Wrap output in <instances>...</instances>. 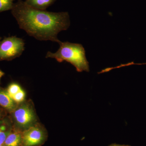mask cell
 <instances>
[{
    "mask_svg": "<svg viewBox=\"0 0 146 146\" xmlns=\"http://www.w3.org/2000/svg\"><path fill=\"white\" fill-rule=\"evenodd\" d=\"M11 13L19 27L39 41L60 42L58 35L70 25L67 12H52L33 8L22 0L14 3Z\"/></svg>",
    "mask_w": 146,
    "mask_h": 146,
    "instance_id": "obj_1",
    "label": "cell"
},
{
    "mask_svg": "<svg viewBox=\"0 0 146 146\" xmlns=\"http://www.w3.org/2000/svg\"><path fill=\"white\" fill-rule=\"evenodd\" d=\"M1 37L0 36V41H1Z\"/></svg>",
    "mask_w": 146,
    "mask_h": 146,
    "instance_id": "obj_16",
    "label": "cell"
},
{
    "mask_svg": "<svg viewBox=\"0 0 146 146\" xmlns=\"http://www.w3.org/2000/svg\"><path fill=\"white\" fill-rule=\"evenodd\" d=\"M25 42L16 36L5 37L0 41V61L11 60L21 56L25 50Z\"/></svg>",
    "mask_w": 146,
    "mask_h": 146,
    "instance_id": "obj_3",
    "label": "cell"
},
{
    "mask_svg": "<svg viewBox=\"0 0 146 146\" xmlns=\"http://www.w3.org/2000/svg\"><path fill=\"white\" fill-rule=\"evenodd\" d=\"M11 113L14 122L20 127L28 128L35 121L34 111L28 105L23 104L16 107Z\"/></svg>",
    "mask_w": 146,
    "mask_h": 146,
    "instance_id": "obj_4",
    "label": "cell"
},
{
    "mask_svg": "<svg viewBox=\"0 0 146 146\" xmlns=\"http://www.w3.org/2000/svg\"><path fill=\"white\" fill-rule=\"evenodd\" d=\"M22 144V134L16 129H11L7 137L4 146H21Z\"/></svg>",
    "mask_w": 146,
    "mask_h": 146,
    "instance_id": "obj_7",
    "label": "cell"
},
{
    "mask_svg": "<svg viewBox=\"0 0 146 146\" xmlns=\"http://www.w3.org/2000/svg\"><path fill=\"white\" fill-rule=\"evenodd\" d=\"M16 104L8 94L7 89L0 87V106L11 113L16 108Z\"/></svg>",
    "mask_w": 146,
    "mask_h": 146,
    "instance_id": "obj_6",
    "label": "cell"
},
{
    "mask_svg": "<svg viewBox=\"0 0 146 146\" xmlns=\"http://www.w3.org/2000/svg\"><path fill=\"white\" fill-rule=\"evenodd\" d=\"M25 98V93L23 89H21L18 93L12 97V98L16 103H20L23 101Z\"/></svg>",
    "mask_w": 146,
    "mask_h": 146,
    "instance_id": "obj_12",
    "label": "cell"
},
{
    "mask_svg": "<svg viewBox=\"0 0 146 146\" xmlns=\"http://www.w3.org/2000/svg\"><path fill=\"white\" fill-rule=\"evenodd\" d=\"M58 44L60 48L55 53L48 52L46 58H55L60 63L65 61L70 63L78 72H89V63L82 45L61 41Z\"/></svg>",
    "mask_w": 146,
    "mask_h": 146,
    "instance_id": "obj_2",
    "label": "cell"
},
{
    "mask_svg": "<svg viewBox=\"0 0 146 146\" xmlns=\"http://www.w3.org/2000/svg\"><path fill=\"white\" fill-rule=\"evenodd\" d=\"M56 0H25V2L33 8L41 10H46L52 5Z\"/></svg>",
    "mask_w": 146,
    "mask_h": 146,
    "instance_id": "obj_8",
    "label": "cell"
},
{
    "mask_svg": "<svg viewBox=\"0 0 146 146\" xmlns=\"http://www.w3.org/2000/svg\"><path fill=\"white\" fill-rule=\"evenodd\" d=\"M45 139V134L40 128L31 126L22 134L23 146H36L42 143Z\"/></svg>",
    "mask_w": 146,
    "mask_h": 146,
    "instance_id": "obj_5",
    "label": "cell"
},
{
    "mask_svg": "<svg viewBox=\"0 0 146 146\" xmlns=\"http://www.w3.org/2000/svg\"><path fill=\"white\" fill-rule=\"evenodd\" d=\"M5 73L3 72L2 71L0 70V81H1V78L4 75Z\"/></svg>",
    "mask_w": 146,
    "mask_h": 146,
    "instance_id": "obj_15",
    "label": "cell"
},
{
    "mask_svg": "<svg viewBox=\"0 0 146 146\" xmlns=\"http://www.w3.org/2000/svg\"><path fill=\"white\" fill-rule=\"evenodd\" d=\"M21 89L22 88L18 84L12 83L9 84L7 90L10 96L12 98L15 94L18 93Z\"/></svg>",
    "mask_w": 146,
    "mask_h": 146,
    "instance_id": "obj_11",
    "label": "cell"
},
{
    "mask_svg": "<svg viewBox=\"0 0 146 146\" xmlns=\"http://www.w3.org/2000/svg\"><path fill=\"white\" fill-rule=\"evenodd\" d=\"M15 0H0V13L11 10L14 5Z\"/></svg>",
    "mask_w": 146,
    "mask_h": 146,
    "instance_id": "obj_9",
    "label": "cell"
},
{
    "mask_svg": "<svg viewBox=\"0 0 146 146\" xmlns=\"http://www.w3.org/2000/svg\"><path fill=\"white\" fill-rule=\"evenodd\" d=\"M108 146H131L130 145H119V144L113 143L111 144V145H109Z\"/></svg>",
    "mask_w": 146,
    "mask_h": 146,
    "instance_id": "obj_14",
    "label": "cell"
},
{
    "mask_svg": "<svg viewBox=\"0 0 146 146\" xmlns=\"http://www.w3.org/2000/svg\"><path fill=\"white\" fill-rule=\"evenodd\" d=\"M3 117V113L1 110L0 109V125L3 123L2 119Z\"/></svg>",
    "mask_w": 146,
    "mask_h": 146,
    "instance_id": "obj_13",
    "label": "cell"
},
{
    "mask_svg": "<svg viewBox=\"0 0 146 146\" xmlns=\"http://www.w3.org/2000/svg\"><path fill=\"white\" fill-rule=\"evenodd\" d=\"M11 129H8L7 127L3 124L0 125V145H3Z\"/></svg>",
    "mask_w": 146,
    "mask_h": 146,
    "instance_id": "obj_10",
    "label": "cell"
},
{
    "mask_svg": "<svg viewBox=\"0 0 146 146\" xmlns=\"http://www.w3.org/2000/svg\"><path fill=\"white\" fill-rule=\"evenodd\" d=\"M0 146H4V145H0Z\"/></svg>",
    "mask_w": 146,
    "mask_h": 146,
    "instance_id": "obj_17",
    "label": "cell"
}]
</instances>
